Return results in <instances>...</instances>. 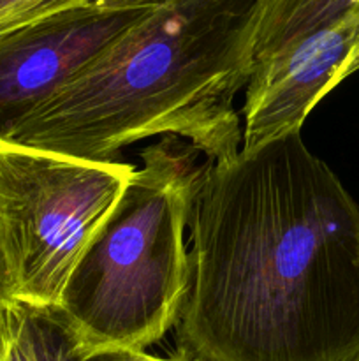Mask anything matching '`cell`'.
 <instances>
[{"mask_svg":"<svg viewBox=\"0 0 359 361\" xmlns=\"http://www.w3.org/2000/svg\"><path fill=\"white\" fill-rule=\"evenodd\" d=\"M189 229L178 358L359 355V207L301 130L206 162Z\"/></svg>","mask_w":359,"mask_h":361,"instance_id":"1","label":"cell"},{"mask_svg":"<svg viewBox=\"0 0 359 361\" xmlns=\"http://www.w3.org/2000/svg\"><path fill=\"white\" fill-rule=\"evenodd\" d=\"M253 0H165L35 109L4 143L115 161L122 148L172 136L208 162L241 150L236 94L253 71Z\"/></svg>","mask_w":359,"mask_h":361,"instance_id":"2","label":"cell"},{"mask_svg":"<svg viewBox=\"0 0 359 361\" xmlns=\"http://www.w3.org/2000/svg\"><path fill=\"white\" fill-rule=\"evenodd\" d=\"M199 155L172 136L144 148L81 252L58 312L83 353L146 351L175 330L190 289L185 231L206 171Z\"/></svg>","mask_w":359,"mask_h":361,"instance_id":"3","label":"cell"},{"mask_svg":"<svg viewBox=\"0 0 359 361\" xmlns=\"http://www.w3.org/2000/svg\"><path fill=\"white\" fill-rule=\"evenodd\" d=\"M134 173L0 141V249L16 302L58 309L92 235Z\"/></svg>","mask_w":359,"mask_h":361,"instance_id":"4","label":"cell"},{"mask_svg":"<svg viewBox=\"0 0 359 361\" xmlns=\"http://www.w3.org/2000/svg\"><path fill=\"white\" fill-rule=\"evenodd\" d=\"M150 9H104L92 4L0 35V141Z\"/></svg>","mask_w":359,"mask_h":361,"instance_id":"5","label":"cell"},{"mask_svg":"<svg viewBox=\"0 0 359 361\" xmlns=\"http://www.w3.org/2000/svg\"><path fill=\"white\" fill-rule=\"evenodd\" d=\"M359 71V6L253 63L245 87L241 150L299 133L313 108Z\"/></svg>","mask_w":359,"mask_h":361,"instance_id":"6","label":"cell"},{"mask_svg":"<svg viewBox=\"0 0 359 361\" xmlns=\"http://www.w3.org/2000/svg\"><path fill=\"white\" fill-rule=\"evenodd\" d=\"M359 0H253L248 37L253 63L334 23Z\"/></svg>","mask_w":359,"mask_h":361,"instance_id":"7","label":"cell"},{"mask_svg":"<svg viewBox=\"0 0 359 361\" xmlns=\"http://www.w3.org/2000/svg\"><path fill=\"white\" fill-rule=\"evenodd\" d=\"M74 342L58 309L21 302L0 309V361H65Z\"/></svg>","mask_w":359,"mask_h":361,"instance_id":"8","label":"cell"},{"mask_svg":"<svg viewBox=\"0 0 359 361\" xmlns=\"http://www.w3.org/2000/svg\"><path fill=\"white\" fill-rule=\"evenodd\" d=\"M97 0H0V35Z\"/></svg>","mask_w":359,"mask_h":361,"instance_id":"9","label":"cell"},{"mask_svg":"<svg viewBox=\"0 0 359 361\" xmlns=\"http://www.w3.org/2000/svg\"><path fill=\"white\" fill-rule=\"evenodd\" d=\"M65 361H168V358L148 355L146 351H127V349H108V351L83 353L74 342L67 353Z\"/></svg>","mask_w":359,"mask_h":361,"instance_id":"10","label":"cell"},{"mask_svg":"<svg viewBox=\"0 0 359 361\" xmlns=\"http://www.w3.org/2000/svg\"><path fill=\"white\" fill-rule=\"evenodd\" d=\"M165 0H97L95 6L104 9H144V7H155Z\"/></svg>","mask_w":359,"mask_h":361,"instance_id":"11","label":"cell"},{"mask_svg":"<svg viewBox=\"0 0 359 361\" xmlns=\"http://www.w3.org/2000/svg\"><path fill=\"white\" fill-rule=\"evenodd\" d=\"M13 302H16V300H14L13 295V286H11L6 259H4L2 249H0V309L6 305H11Z\"/></svg>","mask_w":359,"mask_h":361,"instance_id":"12","label":"cell"},{"mask_svg":"<svg viewBox=\"0 0 359 361\" xmlns=\"http://www.w3.org/2000/svg\"><path fill=\"white\" fill-rule=\"evenodd\" d=\"M168 361H190V360H183V358H178V356H175V358H168Z\"/></svg>","mask_w":359,"mask_h":361,"instance_id":"13","label":"cell"},{"mask_svg":"<svg viewBox=\"0 0 359 361\" xmlns=\"http://www.w3.org/2000/svg\"><path fill=\"white\" fill-rule=\"evenodd\" d=\"M351 361H359V355H358V356H355V358H354V360H351Z\"/></svg>","mask_w":359,"mask_h":361,"instance_id":"14","label":"cell"}]
</instances>
